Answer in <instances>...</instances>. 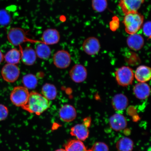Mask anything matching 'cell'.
<instances>
[{
    "mask_svg": "<svg viewBox=\"0 0 151 151\" xmlns=\"http://www.w3.org/2000/svg\"><path fill=\"white\" fill-rule=\"evenodd\" d=\"M11 17L10 15L4 9L0 10V25L6 26L10 23Z\"/></svg>",
    "mask_w": 151,
    "mask_h": 151,
    "instance_id": "cell-27",
    "label": "cell"
},
{
    "mask_svg": "<svg viewBox=\"0 0 151 151\" xmlns=\"http://www.w3.org/2000/svg\"><path fill=\"white\" fill-rule=\"evenodd\" d=\"M29 95L27 88L22 86H16L11 92L10 99L16 106L22 107L27 104Z\"/></svg>",
    "mask_w": 151,
    "mask_h": 151,
    "instance_id": "cell-4",
    "label": "cell"
},
{
    "mask_svg": "<svg viewBox=\"0 0 151 151\" xmlns=\"http://www.w3.org/2000/svg\"><path fill=\"white\" fill-rule=\"evenodd\" d=\"M65 147L66 151H88L82 141L78 139L70 141Z\"/></svg>",
    "mask_w": 151,
    "mask_h": 151,
    "instance_id": "cell-24",
    "label": "cell"
},
{
    "mask_svg": "<svg viewBox=\"0 0 151 151\" xmlns=\"http://www.w3.org/2000/svg\"><path fill=\"white\" fill-rule=\"evenodd\" d=\"M60 119L66 122L73 121L76 117V110L72 106L66 104L62 107L59 110Z\"/></svg>",
    "mask_w": 151,
    "mask_h": 151,
    "instance_id": "cell-11",
    "label": "cell"
},
{
    "mask_svg": "<svg viewBox=\"0 0 151 151\" xmlns=\"http://www.w3.org/2000/svg\"><path fill=\"white\" fill-rule=\"evenodd\" d=\"M22 82L24 87L27 89H34L37 86L38 81L35 75L28 74L23 77Z\"/></svg>",
    "mask_w": 151,
    "mask_h": 151,
    "instance_id": "cell-25",
    "label": "cell"
},
{
    "mask_svg": "<svg viewBox=\"0 0 151 151\" xmlns=\"http://www.w3.org/2000/svg\"><path fill=\"white\" fill-rule=\"evenodd\" d=\"M83 49L86 54L93 55L99 52L101 48L99 39L94 37H88L85 40L83 44Z\"/></svg>",
    "mask_w": 151,
    "mask_h": 151,
    "instance_id": "cell-8",
    "label": "cell"
},
{
    "mask_svg": "<svg viewBox=\"0 0 151 151\" xmlns=\"http://www.w3.org/2000/svg\"><path fill=\"white\" fill-rule=\"evenodd\" d=\"M4 58V56H3V55L2 53L1 52V51L0 50V64L1 63Z\"/></svg>",
    "mask_w": 151,
    "mask_h": 151,
    "instance_id": "cell-31",
    "label": "cell"
},
{
    "mask_svg": "<svg viewBox=\"0 0 151 151\" xmlns=\"http://www.w3.org/2000/svg\"><path fill=\"white\" fill-rule=\"evenodd\" d=\"M133 147V141L127 137L120 139L116 144V148L118 151H132Z\"/></svg>",
    "mask_w": 151,
    "mask_h": 151,
    "instance_id": "cell-23",
    "label": "cell"
},
{
    "mask_svg": "<svg viewBox=\"0 0 151 151\" xmlns=\"http://www.w3.org/2000/svg\"><path fill=\"white\" fill-rule=\"evenodd\" d=\"M1 73L2 76L5 81L13 83L17 80L19 76L20 71L18 66L7 63L4 66Z\"/></svg>",
    "mask_w": 151,
    "mask_h": 151,
    "instance_id": "cell-6",
    "label": "cell"
},
{
    "mask_svg": "<svg viewBox=\"0 0 151 151\" xmlns=\"http://www.w3.org/2000/svg\"><path fill=\"white\" fill-rule=\"evenodd\" d=\"M145 0H120L119 6L124 14L137 12Z\"/></svg>",
    "mask_w": 151,
    "mask_h": 151,
    "instance_id": "cell-9",
    "label": "cell"
},
{
    "mask_svg": "<svg viewBox=\"0 0 151 151\" xmlns=\"http://www.w3.org/2000/svg\"><path fill=\"white\" fill-rule=\"evenodd\" d=\"M109 124L112 129L119 131L124 129L127 126V120L122 115L118 113L112 115L109 119Z\"/></svg>",
    "mask_w": 151,
    "mask_h": 151,
    "instance_id": "cell-12",
    "label": "cell"
},
{
    "mask_svg": "<svg viewBox=\"0 0 151 151\" xmlns=\"http://www.w3.org/2000/svg\"><path fill=\"white\" fill-rule=\"evenodd\" d=\"M35 51L37 56L42 59H48L51 54L50 47L43 42L39 43L36 47Z\"/></svg>",
    "mask_w": 151,
    "mask_h": 151,
    "instance_id": "cell-21",
    "label": "cell"
},
{
    "mask_svg": "<svg viewBox=\"0 0 151 151\" xmlns=\"http://www.w3.org/2000/svg\"><path fill=\"white\" fill-rule=\"evenodd\" d=\"M53 62L57 67L60 69L66 68L68 67L71 63L70 55L67 51H58L54 54Z\"/></svg>",
    "mask_w": 151,
    "mask_h": 151,
    "instance_id": "cell-7",
    "label": "cell"
},
{
    "mask_svg": "<svg viewBox=\"0 0 151 151\" xmlns=\"http://www.w3.org/2000/svg\"><path fill=\"white\" fill-rule=\"evenodd\" d=\"M143 31L146 36L150 39L151 38V22L147 21L143 24Z\"/></svg>",
    "mask_w": 151,
    "mask_h": 151,
    "instance_id": "cell-29",
    "label": "cell"
},
{
    "mask_svg": "<svg viewBox=\"0 0 151 151\" xmlns=\"http://www.w3.org/2000/svg\"><path fill=\"white\" fill-rule=\"evenodd\" d=\"M50 106L49 100L42 94L33 91L29 93L27 104L22 108L28 112L40 115L48 109Z\"/></svg>",
    "mask_w": 151,
    "mask_h": 151,
    "instance_id": "cell-1",
    "label": "cell"
},
{
    "mask_svg": "<svg viewBox=\"0 0 151 151\" xmlns=\"http://www.w3.org/2000/svg\"><path fill=\"white\" fill-rule=\"evenodd\" d=\"M108 5L107 0H92V6L94 11L102 12L105 11Z\"/></svg>",
    "mask_w": 151,
    "mask_h": 151,
    "instance_id": "cell-26",
    "label": "cell"
},
{
    "mask_svg": "<svg viewBox=\"0 0 151 151\" xmlns=\"http://www.w3.org/2000/svg\"><path fill=\"white\" fill-rule=\"evenodd\" d=\"M134 76L135 79L139 82L146 83L150 80V68L145 65L139 66L135 71Z\"/></svg>",
    "mask_w": 151,
    "mask_h": 151,
    "instance_id": "cell-18",
    "label": "cell"
},
{
    "mask_svg": "<svg viewBox=\"0 0 151 151\" xmlns=\"http://www.w3.org/2000/svg\"><path fill=\"white\" fill-rule=\"evenodd\" d=\"M20 47L22 61L24 65H31L35 63L36 60L37 55L35 50L31 47H27L24 49Z\"/></svg>",
    "mask_w": 151,
    "mask_h": 151,
    "instance_id": "cell-13",
    "label": "cell"
},
{
    "mask_svg": "<svg viewBox=\"0 0 151 151\" xmlns=\"http://www.w3.org/2000/svg\"><path fill=\"white\" fill-rule=\"evenodd\" d=\"M127 43L128 47L132 50L138 51L142 48L144 45V39L139 34H133L128 37Z\"/></svg>",
    "mask_w": 151,
    "mask_h": 151,
    "instance_id": "cell-17",
    "label": "cell"
},
{
    "mask_svg": "<svg viewBox=\"0 0 151 151\" xmlns=\"http://www.w3.org/2000/svg\"><path fill=\"white\" fill-rule=\"evenodd\" d=\"M9 111L5 105L0 104V121L4 120L8 116Z\"/></svg>",
    "mask_w": 151,
    "mask_h": 151,
    "instance_id": "cell-30",
    "label": "cell"
},
{
    "mask_svg": "<svg viewBox=\"0 0 151 151\" xmlns=\"http://www.w3.org/2000/svg\"><path fill=\"white\" fill-rule=\"evenodd\" d=\"M124 19L125 31L130 35L137 33L140 29L144 22V17L138 12L126 14Z\"/></svg>",
    "mask_w": 151,
    "mask_h": 151,
    "instance_id": "cell-2",
    "label": "cell"
},
{
    "mask_svg": "<svg viewBox=\"0 0 151 151\" xmlns=\"http://www.w3.org/2000/svg\"><path fill=\"white\" fill-rule=\"evenodd\" d=\"M42 39V42L47 45L55 44L60 40V34L56 29H47L43 33Z\"/></svg>",
    "mask_w": 151,
    "mask_h": 151,
    "instance_id": "cell-15",
    "label": "cell"
},
{
    "mask_svg": "<svg viewBox=\"0 0 151 151\" xmlns=\"http://www.w3.org/2000/svg\"><path fill=\"white\" fill-rule=\"evenodd\" d=\"M69 74L73 82L81 83L86 80L87 76V71L83 65L77 64L72 68L70 71Z\"/></svg>",
    "mask_w": 151,
    "mask_h": 151,
    "instance_id": "cell-10",
    "label": "cell"
},
{
    "mask_svg": "<svg viewBox=\"0 0 151 151\" xmlns=\"http://www.w3.org/2000/svg\"><path fill=\"white\" fill-rule=\"evenodd\" d=\"M55 151H66L65 149H60L58 150H57Z\"/></svg>",
    "mask_w": 151,
    "mask_h": 151,
    "instance_id": "cell-32",
    "label": "cell"
},
{
    "mask_svg": "<svg viewBox=\"0 0 151 151\" xmlns=\"http://www.w3.org/2000/svg\"><path fill=\"white\" fill-rule=\"evenodd\" d=\"M4 58L7 63L16 65L19 63L21 59V54L20 51L12 49L7 52Z\"/></svg>",
    "mask_w": 151,
    "mask_h": 151,
    "instance_id": "cell-20",
    "label": "cell"
},
{
    "mask_svg": "<svg viewBox=\"0 0 151 151\" xmlns=\"http://www.w3.org/2000/svg\"><path fill=\"white\" fill-rule=\"evenodd\" d=\"M88 127V126L83 123L82 124H77L71 128L70 134L76 137L79 140H86L89 135Z\"/></svg>",
    "mask_w": 151,
    "mask_h": 151,
    "instance_id": "cell-14",
    "label": "cell"
},
{
    "mask_svg": "<svg viewBox=\"0 0 151 151\" xmlns=\"http://www.w3.org/2000/svg\"><path fill=\"white\" fill-rule=\"evenodd\" d=\"M42 95L48 100H52L55 99L57 92L54 85L47 83L42 86L41 90Z\"/></svg>",
    "mask_w": 151,
    "mask_h": 151,
    "instance_id": "cell-22",
    "label": "cell"
},
{
    "mask_svg": "<svg viewBox=\"0 0 151 151\" xmlns=\"http://www.w3.org/2000/svg\"><path fill=\"white\" fill-rule=\"evenodd\" d=\"M133 91L135 97L141 100L147 99L150 93V86L146 83L139 82L136 84Z\"/></svg>",
    "mask_w": 151,
    "mask_h": 151,
    "instance_id": "cell-16",
    "label": "cell"
},
{
    "mask_svg": "<svg viewBox=\"0 0 151 151\" xmlns=\"http://www.w3.org/2000/svg\"><path fill=\"white\" fill-rule=\"evenodd\" d=\"M112 106L117 111H122L125 109L128 104V100L124 94L119 93L114 96L112 99Z\"/></svg>",
    "mask_w": 151,
    "mask_h": 151,
    "instance_id": "cell-19",
    "label": "cell"
},
{
    "mask_svg": "<svg viewBox=\"0 0 151 151\" xmlns=\"http://www.w3.org/2000/svg\"><path fill=\"white\" fill-rule=\"evenodd\" d=\"M7 38L9 42L14 46H20L22 43L26 42H43L28 38L24 30L19 28H11L7 34Z\"/></svg>",
    "mask_w": 151,
    "mask_h": 151,
    "instance_id": "cell-3",
    "label": "cell"
},
{
    "mask_svg": "<svg viewBox=\"0 0 151 151\" xmlns=\"http://www.w3.org/2000/svg\"><path fill=\"white\" fill-rule=\"evenodd\" d=\"M88 151H109L107 145L102 142H96Z\"/></svg>",
    "mask_w": 151,
    "mask_h": 151,
    "instance_id": "cell-28",
    "label": "cell"
},
{
    "mask_svg": "<svg viewBox=\"0 0 151 151\" xmlns=\"http://www.w3.org/2000/svg\"><path fill=\"white\" fill-rule=\"evenodd\" d=\"M115 75L118 83L122 86H127L131 84L134 76L132 69L127 66H123L119 68L115 72Z\"/></svg>",
    "mask_w": 151,
    "mask_h": 151,
    "instance_id": "cell-5",
    "label": "cell"
}]
</instances>
